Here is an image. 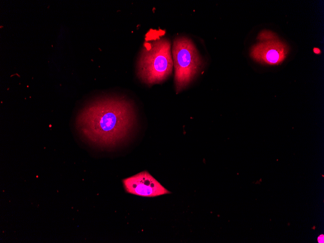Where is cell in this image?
<instances>
[{
    "mask_svg": "<svg viewBox=\"0 0 324 243\" xmlns=\"http://www.w3.org/2000/svg\"><path fill=\"white\" fill-rule=\"evenodd\" d=\"M123 183L127 193L136 195L155 197L170 193L146 171L124 179Z\"/></svg>",
    "mask_w": 324,
    "mask_h": 243,
    "instance_id": "cell-4",
    "label": "cell"
},
{
    "mask_svg": "<svg viewBox=\"0 0 324 243\" xmlns=\"http://www.w3.org/2000/svg\"><path fill=\"white\" fill-rule=\"evenodd\" d=\"M314 51L316 53H319L320 52V50L317 48L314 49Z\"/></svg>",
    "mask_w": 324,
    "mask_h": 243,
    "instance_id": "cell-6",
    "label": "cell"
},
{
    "mask_svg": "<svg viewBox=\"0 0 324 243\" xmlns=\"http://www.w3.org/2000/svg\"><path fill=\"white\" fill-rule=\"evenodd\" d=\"M173 61L171 42L161 37L145 42L137 64V75L148 85L160 83L172 74Z\"/></svg>",
    "mask_w": 324,
    "mask_h": 243,
    "instance_id": "cell-2",
    "label": "cell"
},
{
    "mask_svg": "<svg viewBox=\"0 0 324 243\" xmlns=\"http://www.w3.org/2000/svg\"><path fill=\"white\" fill-rule=\"evenodd\" d=\"M137 115L133 104L123 97L106 96L93 100L78 113L76 130L84 140L104 148L126 141L134 131Z\"/></svg>",
    "mask_w": 324,
    "mask_h": 243,
    "instance_id": "cell-1",
    "label": "cell"
},
{
    "mask_svg": "<svg viewBox=\"0 0 324 243\" xmlns=\"http://www.w3.org/2000/svg\"><path fill=\"white\" fill-rule=\"evenodd\" d=\"M176 91L178 93L194 79L203 62L193 42L184 37L175 39L172 47Z\"/></svg>",
    "mask_w": 324,
    "mask_h": 243,
    "instance_id": "cell-3",
    "label": "cell"
},
{
    "mask_svg": "<svg viewBox=\"0 0 324 243\" xmlns=\"http://www.w3.org/2000/svg\"><path fill=\"white\" fill-rule=\"evenodd\" d=\"M318 241L319 243H324V235H321L319 236L318 238Z\"/></svg>",
    "mask_w": 324,
    "mask_h": 243,
    "instance_id": "cell-5",
    "label": "cell"
}]
</instances>
